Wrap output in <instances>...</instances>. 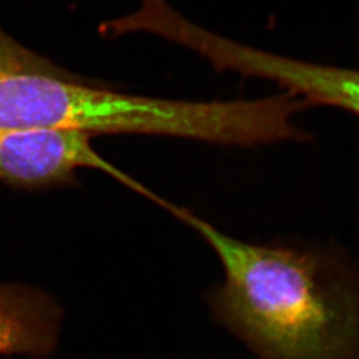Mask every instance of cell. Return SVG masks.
Returning a JSON list of instances; mask_svg holds the SVG:
<instances>
[{
	"instance_id": "6da1fadb",
	"label": "cell",
	"mask_w": 359,
	"mask_h": 359,
	"mask_svg": "<svg viewBox=\"0 0 359 359\" xmlns=\"http://www.w3.org/2000/svg\"><path fill=\"white\" fill-rule=\"evenodd\" d=\"M163 208L218 257L208 301L218 323L259 359H359V289L321 253L245 243L187 208Z\"/></svg>"
},
{
	"instance_id": "7a4b0ae2",
	"label": "cell",
	"mask_w": 359,
	"mask_h": 359,
	"mask_svg": "<svg viewBox=\"0 0 359 359\" xmlns=\"http://www.w3.org/2000/svg\"><path fill=\"white\" fill-rule=\"evenodd\" d=\"M176 44L196 52L218 72H236L278 84L308 107L323 105L359 117V69L317 65L257 50L184 20L175 32Z\"/></svg>"
},
{
	"instance_id": "3957f363",
	"label": "cell",
	"mask_w": 359,
	"mask_h": 359,
	"mask_svg": "<svg viewBox=\"0 0 359 359\" xmlns=\"http://www.w3.org/2000/svg\"><path fill=\"white\" fill-rule=\"evenodd\" d=\"M92 136L67 129H26L0 133V181L23 191H46L77 184L81 169L99 170L161 205L151 192L104 158L90 144Z\"/></svg>"
},
{
	"instance_id": "277c9868",
	"label": "cell",
	"mask_w": 359,
	"mask_h": 359,
	"mask_svg": "<svg viewBox=\"0 0 359 359\" xmlns=\"http://www.w3.org/2000/svg\"><path fill=\"white\" fill-rule=\"evenodd\" d=\"M62 308L46 292L0 283V355L44 358L57 346Z\"/></svg>"
},
{
	"instance_id": "5b68a950",
	"label": "cell",
	"mask_w": 359,
	"mask_h": 359,
	"mask_svg": "<svg viewBox=\"0 0 359 359\" xmlns=\"http://www.w3.org/2000/svg\"><path fill=\"white\" fill-rule=\"evenodd\" d=\"M29 51L31 50L23 47L3 29H0V69L20 60Z\"/></svg>"
},
{
	"instance_id": "8992f818",
	"label": "cell",
	"mask_w": 359,
	"mask_h": 359,
	"mask_svg": "<svg viewBox=\"0 0 359 359\" xmlns=\"http://www.w3.org/2000/svg\"><path fill=\"white\" fill-rule=\"evenodd\" d=\"M139 1H140V0H139ZM137 6H139V4H137ZM135 10H136V8H135ZM135 10H133V11H135ZM130 15H132V13H130ZM130 15H129V19H130ZM129 19H128V25H129ZM129 29H130V25H129ZM130 31H132V29H130ZM132 32H133V31H132ZM133 34H135V32H133Z\"/></svg>"
}]
</instances>
